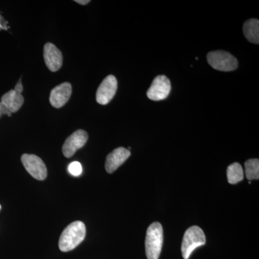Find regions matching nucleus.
Listing matches in <instances>:
<instances>
[{
    "mask_svg": "<svg viewBox=\"0 0 259 259\" xmlns=\"http://www.w3.org/2000/svg\"><path fill=\"white\" fill-rule=\"evenodd\" d=\"M171 81L166 76H156L148 89L147 96L153 101H161L168 97L171 93Z\"/></svg>",
    "mask_w": 259,
    "mask_h": 259,
    "instance_id": "6",
    "label": "nucleus"
},
{
    "mask_svg": "<svg viewBox=\"0 0 259 259\" xmlns=\"http://www.w3.org/2000/svg\"><path fill=\"white\" fill-rule=\"evenodd\" d=\"M44 57L48 69L52 72L59 71L62 66V53L51 42H47L44 46Z\"/></svg>",
    "mask_w": 259,
    "mask_h": 259,
    "instance_id": "10",
    "label": "nucleus"
},
{
    "mask_svg": "<svg viewBox=\"0 0 259 259\" xmlns=\"http://www.w3.org/2000/svg\"><path fill=\"white\" fill-rule=\"evenodd\" d=\"M243 34L247 40L253 44L259 42V21L257 19H250L243 24Z\"/></svg>",
    "mask_w": 259,
    "mask_h": 259,
    "instance_id": "13",
    "label": "nucleus"
},
{
    "mask_svg": "<svg viewBox=\"0 0 259 259\" xmlns=\"http://www.w3.org/2000/svg\"><path fill=\"white\" fill-rule=\"evenodd\" d=\"M88 134L83 130H78L66 139L63 145L62 151L65 157L71 158L74 153L86 144Z\"/></svg>",
    "mask_w": 259,
    "mask_h": 259,
    "instance_id": "8",
    "label": "nucleus"
},
{
    "mask_svg": "<svg viewBox=\"0 0 259 259\" xmlns=\"http://www.w3.org/2000/svg\"><path fill=\"white\" fill-rule=\"evenodd\" d=\"M75 2H76V3H78V4L81 5H86L90 3V0H76Z\"/></svg>",
    "mask_w": 259,
    "mask_h": 259,
    "instance_id": "17",
    "label": "nucleus"
},
{
    "mask_svg": "<svg viewBox=\"0 0 259 259\" xmlns=\"http://www.w3.org/2000/svg\"><path fill=\"white\" fill-rule=\"evenodd\" d=\"M245 176L248 180L259 179V160L257 158L248 159L245 163Z\"/></svg>",
    "mask_w": 259,
    "mask_h": 259,
    "instance_id": "15",
    "label": "nucleus"
},
{
    "mask_svg": "<svg viewBox=\"0 0 259 259\" xmlns=\"http://www.w3.org/2000/svg\"><path fill=\"white\" fill-rule=\"evenodd\" d=\"M72 93V87L69 82L58 85L51 90L50 94L51 105L55 108H61L67 103Z\"/></svg>",
    "mask_w": 259,
    "mask_h": 259,
    "instance_id": "11",
    "label": "nucleus"
},
{
    "mask_svg": "<svg viewBox=\"0 0 259 259\" xmlns=\"http://www.w3.org/2000/svg\"><path fill=\"white\" fill-rule=\"evenodd\" d=\"M68 170L73 176L79 177L82 174V166L79 162L74 161L70 163Z\"/></svg>",
    "mask_w": 259,
    "mask_h": 259,
    "instance_id": "16",
    "label": "nucleus"
},
{
    "mask_svg": "<svg viewBox=\"0 0 259 259\" xmlns=\"http://www.w3.org/2000/svg\"><path fill=\"white\" fill-rule=\"evenodd\" d=\"M117 90V81L115 76L109 75L97 89L96 100L100 105H105L115 97Z\"/></svg>",
    "mask_w": 259,
    "mask_h": 259,
    "instance_id": "7",
    "label": "nucleus"
},
{
    "mask_svg": "<svg viewBox=\"0 0 259 259\" xmlns=\"http://www.w3.org/2000/svg\"><path fill=\"white\" fill-rule=\"evenodd\" d=\"M207 59L213 69L218 71H231L238 68V62L236 58L227 51H212L207 54Z\"/></svg>",
    "mask_w": 259,
    "mask_h": 259,
    "instance_id": "4",
    "label": "nucleus"
},
{
    "mask_svg": "<svg viewBox=\"0 0 259 259\" xmlns=\"http://www.w3.org/2000/svg\"><path fill=\"white\" fill-rule=\"evenodd\" d=\"M0 19H1V17H0ZM0 28H3V25L1 23H0Z\"/></svg>",
    "mask_w": 259,
    "mask_h": 259,
    "instance_id": "18",
    "label": "nucleus"
},
{
    "mask_svg": "<svg viewBox=\"0 0 259 259\" xmlns=\"http://www.w3.org/2000/svg\"><path fill=\"white\" fill-rule=\"evenodd\" d=\"M163 243V228L159 223H153L146 232V254L148 259H158Z\"/></svg>",
    "mask_w": 259,
    "mask_h": 259,
    "instance_id": "2",
    "label": "nucleus"
},
{
    "mask_svg": "<svg viewBox=\"0 0 259 259\" xmlns=\"http://www.w3.org/2000/svg\"><path fill=\"white\" fill-rule=\"evenodd\" d=\"M86 236V227L81 221L71 223L61 233L59 246L61 251L74 250L83 241Z\"/></svg>",
    "mask_w": 259,
    "mask_h": 259,
    "instance_id": "1",
    "label": "nucleus"
},
{
    "mask_svg": "<svg viewBox=\"0 0 259 259\" xmlns=\"http://www.w3.org/2000/svg\"><path fill=\"white\" fill-rule=\"evenodd\" d=\"M0 102V117L4 114L13 113L20 110L23 105L24 99L21 94L17 93L15 90H10L5 94L1 98Z\"/></svg>",
    "mask_w": 259,
    "mask_h": 259,
    "instance_id": "9",
    "label": "nucleus"
},
{
    "mask_svg": "<svg viewBox=\"0 0 259 259\" xmlns=\"http://www.w3.org/2000/svg\"><path fill=\"white\" fill-rule=\"evenodd\" d=\"M0 209H1V205H0Z\"/></svg>",
    "mask_w": 259,
    "mask_h": 259,
    "instance_id": "19",
    "label": "nucleus"
},
{
    "mask_svg": "<svg viewBox=\"0 0 259 259\" xmlns=\"http://www.w3.org/2000/svg\"><path fill=\"white\" fill-rule=\"evenodd\" d=\"M206 243L203 231L198 226H192L186 231L182 243V253L184 259L190 258L196 248Z\"/></svg>",
    "mask_w": 259,
    "mask_h": 259,
    "instance_id": "3",
    "label": "nucleus"
},
{
    "mask_svg": "<svg viewBox=\"0 0 259 259\" xmlns=\"http://www.w3.org/2000/svg\"><path fill=\"white\" fill-rule=\"evenodd\" d=\"M21 161L25 169L33 178L40 181L46 180L47 168L41 158L36 155L25 153L22 156Z\"/></svg>",
    "mask_w": 259,
    "mask_h": 259,
    "instance_id": "5",
    "label": "nucleus"
},
{
    "mask_svg": "<svg viewBox=\"0 0 259 259\" xmlns=\"http://www.w3.org/2000/svg\"><path fill=\"white\" fill-rule=\"evenodd\" d=\"M131 151L123 147L116 148L109 153L105 161V169L107 173L112 174L123 164L131 156Z\"/></svg>",
    "mask_w": 259,
    "mask_h": 259,
    "instance_id": "12",
    "label": "nucleus"
},
{
    "mask_svg": "<svg viewBox=\"0 0 259 259\" xmlns=\"http://www.w3.org/2000/svg\"><path fill=\"white\" fill-rule=\"evenodd\" d=\"M227 178L231 185H236L241 182L244 178V173L241 165L238 163H233L227 168Z\"/></svg>",
    "mask_w": 259,
    "mask_h": 259,
    "instance_id": "14",
    "label": "nucleus"
}]
</instances>
